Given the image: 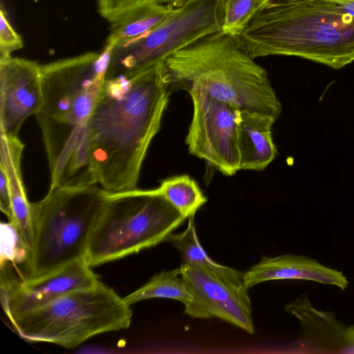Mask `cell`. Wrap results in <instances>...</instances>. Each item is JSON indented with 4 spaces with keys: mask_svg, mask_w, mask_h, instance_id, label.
Wrapping results in <instances>:
<instances>
[{
    "mask_svg": "<svg viewBox=\"0 0 354 354\" xmlns=\"http://www.w3.org/2000/svg\"><path fill=\"white\" fill-rule=\"evenodd\" d=\"M115 45L109 35L100 52L41 65L43 100L35 117L50 172L49 189L94 185L86 127Z\"/></svg>",
    "mask_w": 354,
    "mask_h": 354,
    "instance_id": "cell-2",
    "label": "cell"
},
{
    "mask_svg": "<svg viewBox=\"0 0 354 354\" xmlns=\"http://www.w3.org/2000/svg\"><path fill=\"white\" fill-rule=\"evenodd\" d=\"M164 61L171 91L201 92L239 109L267 113L277 120L281 115V104L266 70L237 37L215 32Z\"/></svg>",
    "mask_w": 354,
    "mask_h": 354,
    "instance_id": "cell-3",
    "label": "cell"
},
{
    "mask_svg": "<svg viewBox=\"0 0 354 354\" xmlns=\"http://www.w3.org/2000/svg\"><path fill=\"white\" fill-rule=\"evenodd\" d=\"M281 279L313 281L335 286L343 290L349 283L341 271L325 266L311 257L297 254L263 257L259 263L244 272L243 277L247 289L262 282Z\"/></svg>",
    "mask_w": 354,
    "mask_h": 354,
    "instance_id": "cell-13",
    "label": "cell"
},
{
    "mask_svg": "<svg viewBox=\"0 0 354 354\" xmlns=\"http://www.w3.org/2000/svg\"><path fill=\"white\" fill-rule=\"evenodd\" d=\"M185 220L162 196L146 189L109 192L84 258L96 267L136 254L165 241Z\"/></svg>",
    "mask_w": 354,
    "mask_h": 354,
    "instance_id": "cell-7",
    "label": "cell"
},
{
    "mask_svg": "<svg viewBox=\"0 0 354 354\" xmlns=\"http://www.w3.org/2000/svg\"><path fill=\"white\" fill-rule=\"evenodd\" d=\"M313 0H271L270 3L272 4H279V3H297L301 1H308Z\"/></svg>",
    "mask_w": 354,
    "mask_h": 354,
    "instance_id": "cell-27",
    "label": "cell"
},
{
    "mask_svg": "<svg viewBox=\"0 0 354 354\" xmlns=\"http://www.w3.org/2000/svg\"><path fill=\"white\" fill-rule=\"evenodd\" d=\"M1 269V304L8 318L43 306L71 292L93 288L100 282L84 257L31 282L11 278L4 268Z\"/></svg>",
    "mask_w": 354,
    "mask_h": 354,
    "instance_id": "cell-10",
    "label": "cell"
},
{
    "mask_svg": "<svg viewBox=\"0 0 354 354\" xmlns=\"http://www.w3.org/2000/svg\"><path fill=\"white\" fill-rule=\"evenodd\" d=\"M330 10L354 16V0H313Z\"/></svg>",
    "mask_w": 354,
    "mask_h": 354,
    "instance_id": "cell-25",
    "label": "cell"
},
{
    "mask_svg": "<svg viewBox=\"0 0 354 354\" xmlns=\"http://www.w3.org/2000/svg\"><path fill=\"white\" fill-rule=\"evenodd\" d=\"M108 194L97 185L59 186L31 203L32 236L24 281L40 279L84 257Z\"/></svg>",
    "mask_w": 354,
    "mask_h": 354,
    "instance_id": "cell-5",
    "label": "cell"
},
{
    "mask_svg": "<svg viewBox=\"0 0 354 354\" xmlns=\"http://www.w3.org/2000/svg\"><path fill=\"white\" fill-rule=\"evenodd\" d=\"M131 0H97V8L102 17L109 21L123 12Z\"/></svg>",
    "mask_w": 354,
    "mask_h": 354,
    "instance_id": "cell-24",
    "label": "cell"
},
{
    "mask_svg": "<svg viewBox=\"0 0 354 354\" xmlns=\"http://www.w3.org/2000/svg\"><path fill=\"white\" fill-rule=\"evenodd\" d=\"M238 38L254 59L295 56L335 69L354 61V16L313 1L269 3Z\"/></svg>",
    "mask_w": 354,
    "mask_h": 354,
    "instance_id": "cell-4",
    "label": "cell"
},
{
    "mask_svg": "<svg viewBox=\"0 0 354 354\" xmlns=\"http://www.w3.org/2000/svg\"><path fill=\"white\" fill-rule=\"evenodd\" d=\"M225 0H188L158 26L115 45L106 78L129 77L198 39L222 30Z\"/></svg>",
    "mask_w": 354,
    "mask_h": 354,
    "instance_id": "cell-8",
    "label": "cell"
},
{
    "mask_svg": "<svg viewBox=\"0 0 354 354\" xmlns=\"http://www.w3.org/2000/svg\"><path fill=\"white\" fill-rule=\"evenodd\" d=\"M187 1L188 0H131L128 7L124 11H125L132 7H134L136 6L140 5V4H146V3L171 5L175 7H177Z\"/></svg>",
    "mask_w": 354,
    "mask_h": 354,
    "instance_id": "cell-26",
    "label": "cell"
},
{
    "mask_svg": "<svg viewBox=\"0 0 354 354\" xmlns=\"http://www.w3.org/2000/svg\"><path fill=\"white\" fill-rule=\"evenodd\" d=\"M176 8L171 5L155 3L132 7L109 21V35L115 39L116 45L131 41L158 26L174 12Z\"/></svg>",
    "mask_w": 354,
    "mask_h": 354,
    "instance_id": "cell-17",
    "label": "cell"
},
{
    "mask_svg": "<svg viewBox=\"0 0 354 354\" xmlns=\"http://www.w3.org/2000/svg\"><path fill=\"white\" fill-rule=\"evenodd\" d=\"M1 266L8 261L25 262L28 249L24 244L18 231L10 222L1 223Z\"/></svg>",
    "mask_w": 354,
    "mask_h": 354,
    "instance_id": "cell-22",
    "label": "cell"
},
{
    "mask_svg": "<svg viewBox=\"0 0 354 354\" xmlns=\"http://www.w3.org/2000/svg\"><path fill=\"white\" fill-rule=\"evenodd\" d=\"M277 119L257 111L241 109L238 145L241 170L261 171L275 158L272 127Z\"/></svg>",
    "mask_w": 354,
    "mask_h": 354,
    "instance_id": "cell-15",
    "label": "cell"
},
{
    "mask_svg": "<svg viewBox=\"0 0 354 354\" xmlns=\"http://www.w3.org/2000/svg\"><path fill=\"white\" fill-rule=\"evenodd\" d=\"M271 0H225L222 30L239 37Z\"/></svg>",
    "mask_w": 354,
    "mask_h": 354,
    "instance_id": "cell-21",
    "label": "cell"
},
{
    "mask_svg": "<svg viewBox=\"0 0 354 354\" xmlns=\"http://www.w3.org/2000/svg\"><path fill=\"white\" fill-rule=\"evenodd\" d=\"M43 100L41 65L9 57L0 59V131L17 136L24 121L36 115Z\"/></svg>",
    "mask_w": 354,
    "mask_h": 354,
    "instance_id": "cell-12",
    "label": "cell"
},
{
    "mask_svg": "<svg viewBox=\"0 0 354 354\" xmlns=\"http://www.w3.org/2000/svg\"><path fill=\"white\" fill-rule=\"evenodd\" d=\"M179 252L183 261L194 263L223 281L239 287H245L243 272L216 263L201 246L196 231L194 217L188 218L186 229L181 233H171L166 239Z\"/></svg>",
    "mask_w": 354,
    "mask_h": 354,
    "instance_id": "cell-19",
    "label": "cell"
},
{
    "mask_svg": "<svg viewBox=\"0 0 354 354\" xmlns=\"http://www.w3.org/2000/svg\"><path fill=\"white\" fill-rule=\"evenodd\" d=\"M152 298L179 301L185 306V313L194 317L196 297L183 279L180 268L156 274L143 286L123 297V299L131 305Z\"/></svg>",
    "mask_w": 354,
    "mask_h": 354,
    "instance_id": "cell-18",
    "label": "cell"
},
{
    "mask_svg": "<svg viewBox=\"0 0 354 354\" xmlns=\"http://www.w3.org/2000/svg\"><path fill=\"white\" fill-rule=\"evenodd\" d=\"M132 315L130 305L100 281L8 319L18 335L28 342L73 349L93 336L128 328Z\"/></svg>",
    "mask_w": 354,
    "mask_h": 354,
    "instance_id": "cell-6",
    "label": "cell"
},
{
    "mask_svg": "<svg viewBox=\"0 0 354 354\" xmlns=\"http://www.w3.org/2000/svg\"><path fill=\"white\" fill-rule=\"evenodd\" d=\"M171 92L164 60L129 77L105 79L86 127L94 184L111 193L136 189Z\"/></svg>",
    "mask_w": 354,
    "mask_h": 354,
    "instance_id": "cell-1",
    "label": "cell"
},
{
    "mask_svg": "<svg viewBox=\"0 0 354 354\" xmlns=\"http://www.w3.org/2000/svg\"><path fill=\"white\" fill-rule=\"evenodd\" d=\"M24 145L18 136L1 134L0 170L7 178L12 219L28 250L32 242L31 203L28 201L24 185L21 162ZM9 222V221H8Z\"/></svg>",
    "mask_w": 354,
    "mask_h": 354,
    "instance_id": "cell-16",
    "label": "cell"
},
{
    "mask_svg": "<svg viewBox=\"0 0 354 354\" xmlns=\"http://www.w3.org/2000/svg\"><path fill=\"white\" fill-rule=\"evenodd\" d=\"M193 114L185 144L189 152L223 175L240 169L238 145L241 109L201 92L189 93Z\"/></svg>",
    "mask_w": 354,
    "mask_h": 354,
    "instance_id": "cell-9",
    "label": "cell"
},
{
    "mask_svg": "<svg viewBox=\"0 0 354 354\" xmlns=\"http://www.w3.org/2000/svg\"><path fill=\"white\" fill-rule=\"evenodd\" d=\"M179 268L196 297L194 318L217 317L254 333L248 289L229 283L192 263L183 261Z\"/></svg>",
    "mask_w": 354,
    "mask_h": 354,
    "instance_id": "cell-11",
    "label": "cell"
},
{
    "mask_svg": "<svg viewBox=\"0 0 354 354\" xmlns=\"http://www.w3.org/2000/svg\"><path fill=\"white\" fill-rule=\"evenodd\" d=\"M24 46L21 36L11 26L4 11L0 10V59L11 57V54Z\"/></svg>",
    "mask_w": 354,
    "mask_h": 354,
    "instance_id": "cell-23",
    "label": "cell"
},
{
    "mask_svg": "<svg viewBox=\"0 0 354 354\" xmlns=\"http://www.w3.org/2000/svg\"><path fill=\"white\" fill-rule=\"evenodd\" d=\"M285 310L300 322L302 339L310 348L339 353L354 346V326H344L333 313L317 310L306 294L288 304Z\"/></svg>",
    "mask_w": 354,
    "mask_h": 354,
    "instance_id": "cell-14",
    "label": "cell"
},
{
    "mask_svg": "<svg viewBox=\"0 0 354 354\" xmlns=\"http://www.w3.org/2000/svg\"><path fill=\"white\" fill-rule=\"evenodd\" d=\"M146 190L162 196L185 219L194 217L197 210L207 201L197 183L188 175L167 178L158 187Z\"/></svg>",
    "mask_w": 354,
    "mask_h": 354,
    "instance_id": "cell-20",
    "label": "cell"
}]
</instances>
